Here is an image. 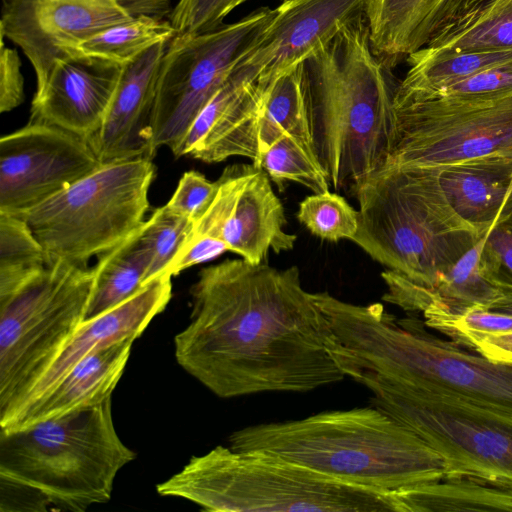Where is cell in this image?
I'll return each mask as SVG.
<instances>
[{
    "label": "cell",
    "instance_id": "32",
    "mask_svg": "<svg viewBox=\"0 0 512 512\" xmlns=\"http://www.w3.org/2000/svg\"><path fill=\"white\" fill-rule=\"evenodd\" d=\"M259 168L278 184L292 181L310 189L313 193L329 191V182L319 163L294 138L283 136L261 156Z\"/></svg>",
    "mask_w": 512,
    "mask_h": 512
},
{
    "label": "cell",
    "instance_id": "6",
    "mask_svg": "<svg viewBox=\"0 0 512 512\" xmlns=\"http://www.w3.org/2000/svg\"><path fill=\"white\" fill-rule=\"evenodd\" d=\"M210 512H400L396 493L331 478L262 450L216 446L156 486Z\"/></svg>",
    "mask_w": 512,
    "mask_h": 512
},
{
    "label": "cell",
    "instance_id": "2",
    "mask_svg": "<svg viewBox=\"0 0 512 512\" xmlns=\"http://www.w3.org/2000/svg\"><path fill=\"white\" fill-rule=\"evenodd\" d=\"M397 318L381 303L350 304L335 324L345 376L368 387L396 386L424 399L512 425V366L494 363Z\"/></svg>",
    "mask_w": 512,
    "mask_h": 512
},
{
    "label": "cell",
    "instance_id": "5",
    "mask_svg": "<svg viewBox=\"0 0 512 512\" xmlns=\"http://www.w3.org/2000/svg\"><path fill=\"white\" fill-rule=\"evenodd\" d=\"M135 458L117 434L112 397L0 430V480L25 489L36 511L83 512L107 503L117 473Z\"/></svg>",
    "mask_w": 512,
    "mask_h": 512
},
{
    "label": "cell",
    "instance_id": "28",
    "mask_svg": "<svg viewBox=\"0 0 512 512\" xmlns=\"http://www.w3.org/2000/svg\"><path fill=\"white\" fill-rule=\"evenodd\" d=\"M426 46L468 52L512 51V0H477Z\"/></svg>",
    "mask_w": 512,
    "mask_h": 512
},
{
    "label": "cell",
    "instance_id": "27",
    "mask_svg": "<svg viewBox=\"0 0 512 512\" xmlns=\"http://www.w3.org/2000/svg\"><path fill=\"white\" fill-rule=\"evenodd\" d=\"M283 136L294 138L317 160L302 94L300 64L280 75L265 91L258 123L259 158L254 166H259L261 156Z\"/></svg>",
    "mask_w": 512,
    "mask_h": 512
},
{
    "label": "cell",
    "instance_id": "25",
    "mask_svg": "<svg viewBox=\"0 0 512 512\" xmlns=\"http://www.w3.org/2000/svg\"><path fill=\"white\" fill-rule=\"evenodd\" d=\"M512 60V51L468 52L425 46L407 56L409 70L398 84L394 107L429 99L437 91Z\"/></svg>",
    "mask_w": 512,
    "mask_h": 512
},
{
    "label": "cell",
    "instance_id": "16",
    "mask_svg": "<svg viewBox=\"0 0 512 512\" xmlns=\"http://www.w3.org/2000/svg\"><path fill=\"white\" fill-rule=\"evenodd\" d=\"M367 0H284L256 44L236 64L268 88L288 69L365 16Z\"/></svg>",
    "mask_w": 512,
    "mask_h": 512
},
{
    "label": "cell",
    "instance_id": "8",
    "mask_svg": "<svg viewBox=\"0 0 512 512\" xmlns=\"http://www.w3.org/2000/svg\"><path fill=\"white\" fill-rule=\"evenodd\" d=\"M87 264L52 260L0 297V427L5 426L85 321Z\"/></svg>",
    "mask_w": 512,
    "mask_h": 512
},
{
    "label": "cell",
    "instance_id": "41",
    "mask_svg": "<svg viewBox=\"0 0 512 512\" xmlns=\"http://www.w3.org/2000/svg\"><path fill=\"white\" fill-rule=\"evenodd\" d=\"M226 251H229L228 247L220 239H198L178 253L164 275L173 277L191 266L212 260Z\"/></svg>",
    "mask_w": 512,
    "mask_h": 512
},
{
    "label": "cell",
    "instance_id": "1",
    "mask_svg": "<svg viewBox=\"0 0 512 512\" xmlns=\"http://www.w3.org/2000/svg\"><path fill=\"white\" fill-rule=\"evenodd\" d=\"M190 294L175 358L216 396L309 392L345 378L329 321L296 266L225 260L203 268Z\"/></svg>",
    "mask_w": 512,
    "mask_h": 512
},
{
    "label": "cell",
    "instance_id": "24",
    "mask_svg": "<svg viewBox=\"0 0 512 512\" xmlns=\"http://www.w3.org/2000/svg\"><path fill=\"white\" fill-rule=\"evenodd\" d=\"M134 341L128 338L88 354L48 393L28 405L0 430L23 428L112 397Z\"/></svg>",
    "mask_w": 512,
    "mask_h": 512
},
{
    "label": "cell",
    "instance_id": "21",
    "mask_svg": "<svg viewBox=\"0 0 512 512\" xmlns=\"http://www.w3.org/2000/svg\"><path fill=\"white\" fill-rule=\"evenodd\" d=\"M483 237L431 286L416 284L388 269L383 271L387 287L383 300L407 312H461L477 306L488 309L503 295L504 287L483 262Z\"/></svg>",
    "mask_w": 512,
    "mask_h": 512
},
{
    "label": "cell",
    "instance_id": "35",
    "mask_svg": "<svg viewBox=\"0 0 512 512\" xmlns=\"http://www.w3.org/2000/svg\"><path fill=\"white\" fill-rule=\"evenodd\" d=\"M422 314L427 327L440 331L451 341L469 349L488 335L512 331L511 315L480 306L461 312L427 310Z\"/></svg>",
    "mask_w": 512,
    "mask_h": 512
},
{
    "label": "cell",
    "instance_id": "30",
    "mask_svg": "<svg viewBox=\"0 0 512 512\" xmlns=\"http://www.w3.org/2000/svg\"><path fill=\"white\" fill-rule=\"evenodd\" d=\"M176 34L170 21L141 14L83 41L74 55L100 57L123 66L152 46L172 40Z\"/></svg>",
    "mask_w": 512,
    "mask_h": 512
},
{
    "label": "cell",
    "instance_id": "11",
    "mask_svg": "<svg viewBox=\"0 0 512 512\" xmlns=\"http://www.w3.org/2000/svg\"><path fill=\"white\" fill-rule=\"evenodd\" d=\"M394 112L392 145L383 168H432L512 156V97L433 98L396 106Z\"/></svg>",
    "mask_w": 512,
    "mask_h": 512
},
{
    "label": "cell",
    "instance_id": "36",
    "mask_svg": "<svg viewBox=\"0 0 512 512\" xmlns=\"http://www.w3.org/2000/svg\"><path fill=\"white\" fill-rule=\"evenodd\" d=\"M510 97H512V60L442 88L429 99L497 101Z\"/></svg>",
    "mask_w": 512,
    "mask_h": 512
},
{
    "label": "cell",
    "instance_id": "26",
    "mask_svg": "<svg viewBox=\"0 0 512 512\" xmlns=\"http://www.w3.org/2000/svg\"><path fill=\"white\" fill-rule=\"evenodd\" d=\"M140 230L141 227L97 256L98 261L92 268L93 288L85 321L120 305L148 284L150 255Z\"/></svg>",
    "mask_w": 512,
    "mask_h": 512
},
{
    "label": "cell",
    "instance_id": "20",
    "mask_svg": "<svg viewBox=\"0 0 512 512\" xmlns=\"http://www.w3.org/2000/svg\"><path fill=\"white\" fill-rule=\"evenodd\" d=\"M171 278L168 275L159 276L125 302L98 317L84 321L15 416L0 428L6 427L23 409L48 393L88 354L128 338L136 340L168 305L172 296Z\"/></svg>",
    "mask_w": 512,
    "mask_h": 512
},
{
    "label": "cell",
    "instance_id": "22",
    "mask_svg": "<svg viewBox=\"0 0 512 512\" xmlns=\"http://www.w3.org/2000/svg\"><path fill=\"white\" fill-rule=\"evenodd\" d=\"M455 212L486 235L512 216V156H489L430 168Z\"/></svg>",
    "mask_w": 512,
    "mask_h": 512
},
{
    "label": "cell",
    "instance_id": "42",
    "mask_svg": "<svg viewBox=\"0 0 512 512\" xmlns=\"http://www.w3.org/2000/svg\"><path fill=\"white\" fill-rule=\"evenodd\" d=\"M473 350L491 362L512 366V331L488 335Z\"/></svg>",
    "mask_w": 512,
    "mask_h": 512
},
{
    "label": "cell",
    "instance_id": "17",
    "mask_svg": "<svg viewBox=\"0 0 512 512\" xmlns=\"http://www.w3.org/2000/svg\"><path fill=\"white\" fill-rule=\"evenodd\" d=\"M122 65L77 54L58 60L31 102L30 122L54 125L89 141L100 130Z\"/></svg>",
    "mask_w": 512,
    "mask_h": 512
},
{
    "label": "cell",
    "instance_id": "38",
    "mask_svg": "<svg viewBox=\"0 0 512 512\" xmlns=\"http://www.w3.org/2000/svg\"><path fill=\"white\" fill-rule=\"evenodd\" d=\"M216 191V181L212 182L202 173L190 170L182 175L166 205L195 223L211 204Z\"/></svg>",
    "mask_w": 512,
    "mask_h": 512
},
{
    "label": "cell",
    "instance_id": "37",
    "mask_svg": "<svg viewBox=\"0 0 512 512\" xmlns=\"http://www.w3.org/2000/svg\"><path fill=\"white\" fill-rule=\"evenodd\" d=\"M248 0H179L170 22L178 35L211 32L223 25L224 19Z\"/></svg>",
    "mask_w": 512,
    "mask_h": 512
},
{
    "label": "cell",
    "instance_id": "3",
    "mask_svg": "<svg viewBox=\"0 0 512 512\" xmlns=\"http://www.w3.org/2000/svg\"><path fill=\"white\" fill-rule=\"evenodd\" d=\"M300 66L318 163L335 192L356 196L387 162L399 83L374 52L365 16Z\"/></svg>",
    "mask_w": 512,
    "mask_h": 512
},
{
    "label": "cell",
    "instance_id": "12",
    "mask_svg": "<svg viewBox=\"0 0 512 512\" xmlns=\"http://www.w3.org/2000/svg\"><path fill=\"white\" fill-rule=\"evenodd\" d=\"M372 405L413 431L443 458L445 479L512 492V425L430 401L384 383L367 387Z\"/></svg>",
    "mask_w": 512,
    "mask_h": 512
},
{
    "label": "cell",
    "instance_id": "19",
    "mask_svg": "<svg viewBox=\"0 0 512 512\" xmlns=\"http://www.w3.org/2000/svg\"><path fill=\"white\" fill-rule=\"evenodd\" d=\"M170 41L152 46L122 66L102 126L90 141L102 164L150 158L151 122L157 84Z\"/></svg>",
    "mask_w": 512,
    "mask_h": 512
},
{
    "label": "cell",
    "instance_id": "13",
    "mask_svg": "<svg viewBox=\"0 0 512 512\" xmlns=\"http://www.w3.org/2000/svg\"><path fill=\"white\" fill-rule=\"evenodd\" d=\"M161 6L162 0H3L0 32L30 61L37 90L80 43L138 15L159 16Z\"/></svg>",
    "mask_w": 512,
    "mask_h": 512
},
{
    "label": "cell",
    "instance_id": "18",
    "mask_svg": "<svg viewBox=\"0 0 512 512\" xmlns=\"http://www.w3.org/2000/svg\"><path fill=\"white\" fill-rule=\"evenodd\" d=\"M266 89L234 67L196 117L174 156L189 155L206 163L240 156L256 165L259 115Z\"/></svg>",
    "mask_w": 512,
    "mask_h": 512
},
{
    "label": "cell",
    "instance_id": "39",
    "mask_svg": "<svg viewBox=\"0 0 512 512\" xmlns=\"http://www.w3.org/2000/svg\"><path fill=\"white\" fill-rule=\"evenodd\" d=\"M481 255L496 281L503 287H512V216L483 237Z\"/></svg>",
    "mask_w": 512,
    "mask_h": 512
},
{
    "label": "cell",
    "instance_id": "40",
    "mask_svg": "<svg viewBox=\"0 0 512 512\" xmlns=\"http://www.w3.org/2000/svg\"><path fill=\"white\" fill-rule=\"evenodd\" d=\"M1 35L0 47V112L17 108L24 100V79L21 61L16 50L5 45Z\"/></svg>",
    "mask_w": 512,
    "mask_h": 512
},
{
    "label": "cell",
    "instance_id": "15",
    "mask_svg": "<svg viewBox=\"0 0 512 512\" xmlns=\"http://www.w3.org/2000/svg\"><path fill=\"white\" fill-rule=\"evenodd\" d=\"M101 165L89 140L29 121L0 139V212L34 207Z\"/></svg>",
    "mask_w": 512,
    "mask_h": 512
},
{
    "label": "cell",
    "instance_id": "33",
    "mask_svg": "<svg viewBox=\"0 0 512 512\" xmlns=\"http://www.w3.org/2000/svg\"><path fill=\"white\" fill-rule=\"evenodd\" d=\"M194 222L166 204L156 208L141 226L140 235L150 255L148 283L165 274L187 241Z\"/></svg>",
    "mask_w": 512,
    "mask_h": 512
},
{
    "label": "cell",
    "instance_id": "43",
    "mask_svg": "<svg viewBox=\"0 0 512 512\" xmlns=\"http://www.w3.org/2000/svg\"><path fill=\"white\" fill-rule=\"evenodd\" d=\"M488 309L512 316V287H504L503 295Z\"/></svg>",
    "mask_w": 512,
    "mask_h": 512
},
{
    "label": "cell",
    "instance_id": "7",
    "mask_svg": "<svg viewBox=\"0 0 512 512\" xmlns=\"http://www.w3.org/2000/svg\"><path fill=\"white\" fill-rule=\"evenodd\" d=\"M355 197L351 241L419 285L434 284L485 236L455 212L430 168H383Z\"/></svg>",
    "mask_w": 512,
    "mask_h": 512
},
{
    "label": "cell",
    "instance_id": "4",
    "mask_svg": "<svg viewBox=\"0 0 512 512\" xmlns=\"http://www.w3.org/2000/svg\"><path fill=\"white\" fill-rule=\"evenodd\" d=\"M234 450H262L350 484L396 493L446 478L443 458L370 406L257 424L233 432Z\"/></svg>",
    "mask_w": 512,
    "mask_h": 512
},
{
    "label": "cell",
    "instance_id": "44",
    "mask_svg": "<svg viewBox=\"0 0 512 512\" xmlns=\"http://www.w3.org/2000/svg\"><path fill=\"white\" fill-rule=\"evenodd\" d=\"M280 1H284V0H280Z\"/></svg>",
    "mask_w": 512,
    "mask_h": 512
},
{
    "label": "cell",
    "instance_id": "10",
    "mask_svg": "<svg viewBox=\"0 0 512 512\" xmlns=\"http://www.w3.org/2000/svg\"><path fill=\"white\" fill-rule=\"evenodd\" d=\"M261 7L237 22L196 35H178L163 57L151 122L150 158L178 150L190 126L275 16Z\"/></svg>",
    "mask_w": 512,
    "mask_h": 512
},
{
    "label": "cell",
    "instance_id": "34",
    "mask_svg": "<svg viewBox=\"0 0 512 512\" xmlns=\"http://www.w3.org/2000/svg\"><path fill=\"white\" fill-rule=\"evenodd\" d=\"M297 218L313 235L330 242L352 240L359 226L358 210L330 190L301 201Z\"/></svg>",
    "mask_w": 512,
    "mask_h": 512
},
{
    "label": "cell",
    "instance_id": "23",
    "mask_svg": "<svg viewBox=\"0 0 512 512\" xmlns=\"http://www.w3.org/2000/svg\"><path fill=\"white\" fill-rule=\"evenodd\" d=\"M477 0H367L365 17L374 52L397 59L425 47Z\"/></svg>",
    "mask_w": 512,
    "mask_h": 512
},
{
    "label": "cell",
    "instance_id": "14",
    "mask_svg": "<svg viewBox=\"0 0 512 512\" xmlns=\"http://www.w3.org/2000/svg\"><path fill=\"white\" fill-rule=\"evenodd\" d=\"M216 182L211 204L194 223L182 249L201 238L220 239L251 264L266 263L270 251L293 249L296 236L285 231L284 207L262 168L227 166Z\"/></svg>",
    "mask_w": 512,
    "mask_h": 512
},
{
    "label": "cell",
    "instance_id": "9",
    "mask_svg": "<svg viewBox=\"0 0 512 512\" xmlns=\"http://www.w3.org/2000/svg\"><path fill=\"white\" fill-rule=\"evenodd\" d=\"M154 176L155 166L147 157L105 163L45 201L12 215L26 221L49 262L87 264L141 227Z\"/></svg>",
    "mask_w": 512,
    "mask_h": 512
},
{
    "label": "cell",
    "instance_id": "31",
    "mask_svg": "<svg viewBox=\"0 0 512 512\" xmlns=\"http://www.w3.org/2000/svg\"><path fill=\"white\" fill-rule=\"evenodd\" d=\"M49 263L26 221L0 212V297L15 291Z\"/></svg>",
    "mask_w": 512,
    "mask_h": 512
},
{
    "label": "cell",
    "instance_id": "29",
    "mask_svg": "<svg viewBox=\"0 0 512 512\" xmlns=\"http://www.w3.org/2000/svg\"><path fill=\"white\" fill-rule=\"evenodd\" d=\"M401 512L512 511V492L466 479H443L396 492Z\"/></svg>",
    "mask_w": 512,
    "mask_h": 512
}]
</instances>
